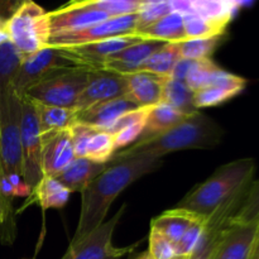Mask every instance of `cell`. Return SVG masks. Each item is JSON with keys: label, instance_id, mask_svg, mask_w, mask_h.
Listing matches in <instances>:
<instances>
[{"label": "cell", "instance_id": "6da1fadb", "mask_svg": "<svg viewBox=\"0 0 259 259\" xmlns=\"http://www.w3.org/2000/svg\"><path fill=\"white\" fill-rule=\"evenodd\" d=\"M162 166L161 158H136L110 161L108 168L81 192V210L77 228L71 242L85 238L100 227L114 200L137 180L157 171Z\"/></svg>", "mask_w": 259, "mask_h": 259}, {"label": "cell", "instance_id": "7a4b0ae2", "mask_svg": "<svg viewBox=\"0 0 259 259\" xmlns=\"http://www.w3.org/2000/svg\"><path fill=\"white\" fill-rule=\"evenodd\" d=\"M224 131L205 114L196 111L186 120L151 141L136 143L120 152H115L111 161L151 157L161 158L168 153L187 149H210L222 142Z\"/></svg>", "mask_w": 259, "mask_h": 259}, {"label": "cell", "instance_id": "3957f363", "mask_svg": "<svg viewBox=\"0 0 259 259\" xmlns=\"http://www.w3.org/2000/svg\"><path fill=\"white\" fill-rule=\"evenodd\" d=\"M255 172L253 158H242L220 166L209 179L192 189L176 207L207 218L229 199L243 184L252 181Z\"/></svg>", "mask_w": 259, "mask_h": 259}, {"label": "cell", "instance_id": "277c9868", "mask_svg": "<svg viewBox=\"0 0 259 259\" xmlns=\"http://www.w3.org/2000/svg\"><path fill=\"white\" fill-rule=\"evenodd\" d=\"M76 70L93 71V68L70 48L48 46L24 58L13 82V88L18 96L22 98L30 86L60 73Z\"/></svg>", "mask_w": 259, "mask_h": 259}, {"label": "cell", "instance_id": "5b68a950", "mask_svg": "<svg viewBox=\"0 0 259 259\" xmlns=\"http://www.w3.org/2000/svg\"><path fill=\"white\" fill-rule=\"evenodd\" d=\"M9 40L24 58L48 47L51 22L48 12L34 2L18 5L7 23Z\"/></svg>", "mask_w": 259, "mask_h": 259}, {"label": "cell", "instance_id": "8992f818", "mask_svg": "<svg viewBox=\"0 0 259 259\" xmlns=\"http://www.w3.org/2000/svg\"><path fill=\"white\" fill-rule=\"evenodd\" d=\"M20 120L22 100L12 86L0 93V166L5 176L23 179Z\"/></svg>", "mask_w": 259, "mask_h": 259}, {"label": "cell", "instance_id": "52a82bcc", "mask_svg": "<svg viewBox=\"0 0 259 259\" xmlns=\"http://www.w3.org/2000/svg\"><path fill=\"white\" fill-rule=\"evenodd\" d=\"M125 209L124 204L111 219L104 222L82 239L71 242L61 259H121L133 252L138 243L120 248L113 244L114 230Z\"/></svg>", "mask_w": 259, "mask_h": 259}, {"label": "cell", "instance_id": "ba28073f", "mask_svg": "<svg viewBox=\"0 0 259 259\" xmlns=\"http://www.w3.org/2000/svg\"><path fill=\"white\" fill-rule=\"evenodd\" d=\"M89 72L76 70L60 73L30 86L23 96L46 105L75 108L78 96L88 83Z\"/></svg>", "mask_w": 259, "mask_h": 259}, {"label": "cell", "instance_id": "9c48e42d", "mask_svg": "<svg viewBox=\"0 0 259 259\" xmlns=\"http://www.w3.org/2000/svg\"><path fill=\"white\" fill-rule=\"evenodd\" d=\"M22 120H20V144H22L23 181L34 187L42 179V138L33 101L22 96Z\"/></svg>", "mask_w": 259, "mask_h": 259}, {"label": "cell", "instance_id": "30bf717a", "mask_svg": "<svg viewBox=\"0 0 259 259\" xmlns=\"http://www.w3.org/2000/svg\"><path fill=\"white\" fill-rule=\"evenodd\" d=\"M249 182L242 185L229 199L225 200L210 217H207L204 234H202V238L196 249L190 255V259L211 258L215 245H217L218 239H219V235L222 234L223 229L227 227L230 219L234 217L235 212L242 206L243 201L245 200L248 191H249Z\"/></svg>", "mask_w": 259, "mask_h": 259}, {"label": "cell", "instance_id": "8fae6325", "mask_svg": "<svg viewBox=\"0 0 259 259\" xmlns=\"http://www.w3.org/2000/svg\"><path fill=\"white\" fill-rule=\"evenodd\" d=\"M137 25V15H124L118 18H109L99 24L93 25L80 32L66 33V34L51 35L50 45L52 47H76L88 45L105 38L116 35L134 34Z\"/></svg>", "mask_w": 259, "mask_h": 259}, {"label": "cell", "instance_id": "7c38bea8", "mask_svg": "<svg viewBox=\"0 0 259 259\" xmlns=\"http://www.w3.org/2000/svg\"><path fill=\"white\" fill-rule=\"evenodd\" d=\"M51 35L80 32L109 19L105 13L86 5L83 2H71L58 9L48 12Z\"/></svg>", "mask_w": 259, "mask_h": 259}, {"label": "cell", "instance_id": "4fadbf2b", "mask_svg": "<svg viewBox=\"0 0 259 259\" xmlns=\"http://www.w3.org/2000/svg\"><path fill=\"white\" fill-rule=\"evenodd\" d=\"M257 230L258 223L239 224L230 219L219 235L210 259H249Z\"/></svg>", "mask_w": 259, "mask_h": 259}, {"label": "cell", "instance_id": "5bb4252c", "mask_svg": "<svg viewBox=\"0 0 259 259\" xmlns=\"http://www.w3.org/2000/svg\"><path fill=\"white\" fill-rule=\"evenodd\" d=\"M125 77L104 70L89 72L88 83L76 101L75 109L82 110L96 103L120 98L125 94Z\"/></svg>", "mask_w": 259, "mask_h": 259}, {"label": "cell", "instance_id": "9a60e30c", "mask_svg": "<svg viewBox=\"0 0 259 259\" xmlns=\"http://www.w3.org/2000/svg\"><path fill=\"white\" fill-rule=\"evenodd\" d=\"M42 138V176L57 179L76 158L70 129L40 136Z\"/></svg>", "mask_w": 259, "mask_h": 259}, {"label": "cell", "instance_id": "2e32d148", "mask_svg": "<svg viewBox=\"0 0 259 259\" xmlns=\"http://www.w3.org/2000/svg\"><path fill=\"white\" fill-rule=\"evenodd\" d=\"M163 45V42L158 40L143 39L104 60L100 65V70L118 73L121 76L138 72L143 63Z\"/></svg>", "mask_w": 259, "mask_h": 259}, {"label": "cell", "instance_id": "e0dca14e", "mask_svg": "<svg viewBox=\"0 0 259 259\" xmlns=\"http://www.w3.org/2000/svg\"><path fill=\"white\" fill-rule=\"evenodd\" d=\"M125 77V96L137 108H152L161 103L167 77L147 72H134Z\"/></svg>", "mask_w": 259, "mask_h": 259}, {"label": "cell", "instance_id": "ac0fdd59", "mask_svg": "<svg viewBox=\"0 0 259 259\" xmlns=\"http://www.w3.org/2000/svg\"><path fill=\"white\" fill-rule=\"evenodd\" d=\"M133 109H137V106L132 104L125 96H120L111 100L96 103L82 110H77V121L93 126L98 132H105L123 114Z\"/></svg>", "mask_w": 259, "mask_h": 259}, {"label": "cell", "instance_id": "d6986e66", "mask_svg": "<svg viewBox=\"0 0 259 259\" xmlns=\"http://www.w3.org/2000/svg\"><path fill=\"white\" fill-rule=\"evenodd\" d=\"M141 40L143 39L137 34H125L67 48H70L78 57L86 61L93 70H100V65L104 60L115 55V53H119L120 51L125 50V48L131 47V46L136 45V43L141 42Z\"/></svg>", "mask_w": 259, "mask_h": 259}, {"label": "cell", "instance_id": "ffe728a7", "mask_svg": "<svg viewBox=\"0 0 259 259\" xmlns=\"http://www.w3.org/2000/svg\"><path fill=\"white\" fill-rule=\"evenodd\" d=\"M108 164L96 163L86 157H76L56 180L71 192H82L90 182L108 168Z\"/></svg>", "mask_w": 259, "mask_h": 259}, {"label": "cell", "instance_id": "44dd1931", "mask_svg": "<svg viewBox=\"0 0 259 259\" xmlns=\"http://www.w3.org/2000/svg\"><path fill=\"white\" fill-rule=\"evenodd\" d=\"M189 116L190 115H186V114L176 110L175 108L164 103H159L152 106L148 116H147L143 133H142L141 138L138 139L137 143L151 141V139L166 133L167 131L175 128L184 120H186Z\"/></svg>", "mask_w": 259, "mask_h": 259}, {"label": "cell", "instance_id": "7402d4cb", "mask_svg": "<svg viewBox=\"0 0 259 259\" xmlns=\"http://www.w3.org/2000/svg\"><path fill=\"white\" fill-rule=\"evenodd\" d=\"M199 218L200 215L187 211L185 209L175 207L153 218L151 222V228L158 230L175 245Z\"/></svg>", "mask_w": 259, "mask_h": 259}, {"label": "cell", "instance_id": "603a6c76", "mask_svg": "<svg viewBox=\"0 0 259 259\" xmlns=\"http://www.w3.org/2000/svg\"><path fill=\"white\" fill-rule=\"evenodd\" d=\"M33 101V100H32ZM39 124L40 136L67 131L77 121V109L46 105L33 101Z\"/></svg>", "mask_w": 259, "mask_h": 259}, {"label": "cell", "instance_id": "cb8c5ba5", "mask_svg": "<svg viewBox=\"0 0 259 259\" xmlns=\"http://www.w3.org/2000/svg\"><path fill=\"white\" fill-rule=\"evenodd\" d=\"M71 194L72 192L56 179L42 176V179L32 189L27 205L37 202L43 210L61 209L67 204Z\"/></svg>", "mask_w": 259, "mask_h": 259}, {"label": "cell", "instance_id": "d4e9b609", "mask_svg": "<svg viewBox=\"0 0 259 259\" xmlns=\"http://www.w3.org/2000/svg\"><path fill=\"white\" fill-rule=\"evenodd\" d=\"M144 40H158L163 43H180L186 39L184 28V15L172 12L146 28L142 32L134 33Z\"/></svg>", "mask_w": 259, "mask_h": 259}, {"label": "cell", "instance_id": "484cf974", "mask_svg": "<svg viewBox=\"0 0 259 259\" xmlns=\"http://www.w3.org/2000/svg\"><path fill=\"white\" fill-rule=\"evenodd\" d=\"M180 60H181V56H180L179 43H164L143 63L138 72L169 77L172 70Z\"/></svg>", "mask_w": 259, "mask_h": 259}, {"label": "cell", "instance_id": "4316f807", "mask_svg": "<svg viewBox=\"0 0 259 259\" xmlns=\"http://www.w3.org/2000/svg\"><path fill=\"white\" fill-rule=\"evenodd\" d=\"M229 19H209L197 14L184 17V28L186 39L194 38L223 37L229 25Z\"/></svg>", "mask_w": 259, "mask_h": 259}, {"label": "cell", "instance_id": "83f0119b", "mask_svg": "<svg viewBox=\"0 0 259 259\" xmlns=\"http://www.w3.org/2000/svg\"><path fill=\"white\" fill-rule=\"evenodd\" d=\"M161 103L167 104L186 115L199 111L194 105V91L190 90L184 81L172 80L169 77L164 81Z\"/></svg>", "mask_w": 259, "mask_h": 259}, {"label": "cell", "instance_id": "f1b7e54d", "mask_svg": "<svg viewBox=\"0 0 259 259\" xmlns=\"http://www.w3.org/2000/svg\"><path fill=\"white\" fill-rule=\"evenodd\" d=\"M24 57L10 40L0 46V93L12 88Z\"/></svg>", "mask_w": 259, "mask_h": 259}, {"label": "cell", "instance_id": "f546056e", "mask_svg": "<svg viewBox=\"0 0 259 259\" xmlns=\"http://www.w3.org/2000/svg\"><path fill=\"white\" fill-rule=\"evenodd\" d=\"M223 37L214 38H194V39H185L179 43L180 56L185 60L199 61L210 58L222 43Z\"/></svg>", "mask_w": 259, "mask_h": 259}, {"label": "cell", "instance_id": "4dcf8cb0", "mask_svg": "<svg viewBox=\"0 0 259 259\" xmlns=\"http://www.w3.org/2000/svg\"><path fill=\"white\" fill-rule=\"evenodd\" d=\"M172 13L171 3L167 0H159V2H149V0H143L141 8L137 12V25L136 32H142L146 28L151 27L159 19L166 17L167 14Z\"/></svg>", "mask_w": 259, "mask_h": 259}, {"label": "cell", "instance_id": "1f68e13d", "mask_svg": "<svg viewBox=\"0 0 259 259\" xmlns=\"http://www.w3.org/2000/svg\"><path fill=\"white\" fill-rule=\"evenodd\" d=\"M115 154L113 134L106 132H98L91 137L86 149V158L96 163L108 164Z\"/></svg>", "mask_w": 259, "mask_h": 259}, {"label": "cell", "instance_id": "d6a6232c", "mask_svg": "<svg viewBox=\"0 0 259 259\" xmlns=\"http://www.w3.org/2000/svg\"><path fill=\"white\" fill-rule=\"evenodd\" d=\"M219 70L220 67L211 58L194 61L191 67H190L189 73H187L185 83L189 86L190 90L195 93V91L200 90V89L206 88L211 77L214 76V73Z\"/></svg>", "mask_w": 259, "mask_h": 259}, {"label": "cell", "instance_id": "836d02e7", "mask_svg": "<svg viewBox=\"0 0 259 259\" xmlns=\"http://www.w3.org/2000/svg\"><path fill=\"white\" fill-rule=\"evenodd\" d=\"M238 3L233 2H215V0H196L192 2L194 14L209 19H229L232 20Z\"/></svg>", "mask_w": 259, "mask_h": 259}, {"label": "cell", "instance_id": "e575fe53", "mask_svg": "<svg viewBox=\"0 0 259 259\" xmlns=\"http://www.w3.org/2000/svg\"><path fill=\"white\" fill-rule=\"evenodd\" d=\"M86 5L105 13L109 18L137 14L143 0H83Z\"/></svg>", "mask_w": 259, "mask_h": 259}, {"label": "cell", "instance_id": "d590c367", "mask_svg": "<svg viewBox=\"0 0 259 259\" xmlns=\"http://www.w3.org/2000/svg\"><path fill=\"white\" fill-rule=\"evenodd\" d=\"M13 199L14 197L0 194V243L2 244H12L17 235Z\"/></svg>", "mask_w": 259, "mask_h": 259}, {"label": "cell", "instance_id": "8d00e7d4", "mask_svg": "<svg viewBox=\"0 0 259 259\" xmlns=\"http://www.w3.org/2000/svg\"><path fill=\"white\" fill-rule=\"evenodd\" d=\"M233 223L239 224H249V223L259 222V179L253 180L247 197L243 201L234 217L232 218Z\"/></svg>", "mask_w": 259, "mask_h": 259}, {"label": "cell", "instance_id": "74e56055", "mask_svg": "<svg viewBox=\"0 0 259 259\" xmlns=\"http://www.w3.org/2000/svg\"><path fill=\"white\" fill-rule=\"evenodd\" d=\"M207 218L200 217L184 234V237L175 244L176 255H191L201 240L206 228Z\"/></svg>", "mask_w": 259, "mask_h": 259}, {"label": "cell", "instance_id": "f35d334b", "mask_svg": "<svg viewBox=\"0 0 259 259\" xmlns=\"http://www.w3.org/2000/svg\"><path fill=\"white\" fill-rule=\"evenodd\" d=\"M234 96H237V94L233 91L224 90V89L217 88V86H206V88H202L194 93V105L199 110L202 108L220 105Z\"/></svg>", "mask_w": 259, "mask_h": 259}, {"label": "cell", "instance_id": "ab89813d", "mask_svg": "<svg viewBox=\"0 0 259 259\" xmlns=\"http://www.w3.org/2000/svg\"><path fill=\"white\" fill-rule=\"evenodd\" d=\"M148 254L153 259H174L176 257L175 245L156 229L149 230Z\"/></svg>", "mask_w": 259, "mask_h": 259}, {"label": "cell", "instance_id": "60d3db41", "mask_svg": "<svg viewBox=\"0 0 259 259\" xmlns=\"http://www.w3.org/2000/svg\"><path fill=\"white\" fill-rule=\"evenodd\" d=\"M95 133H98L95 128L86 124L78 123L76 121L70 128L71 141H72L73 151H75L76 157H86V149H88L89 142L91 137Z\"/></svg>", "mask_w": 259, "mask_h": 259}, {"label": "cell", "instance_id": "b9f144b4", "mask_svg": "<svg viewBox=\"0 0 259 259\" xmlns=\"http://www.w3.org/2000/svg\"><path fill=\"white\" fill-rule=\"evenodd\" d=\"M149 110H151V108H137L131 111H126L113 125L109 126L105 132L109 134H115L119 131H121V129L126 128V126L134 125V124L138 123H146Z\"/></svg>", "mask_w": 259, "mask_h": 259}, {"label": "cell", "instance_id": "7bdbcfd3", "mask_svg": "<svg viewBox=\"0 0 259 259\" xmlns=\"http://www.w3.org/2000/svg\"><path fill=\"white\" fill-rule=\"evenodd\" d=\"M144 125H146V123L134 124V125L126 126V128L119 131L118 133L113 134L115 151L136 144L138 142V139L141 138L142 133H143Z\"/></svg>", "mask_w": 259, "mask_h": 259}, {"label": "cell", "instance_id": "ee69618b", "mask_svg": "<svg viewBox=\"0 0 259 259\" xmlns=\"http://www.w3.org/2000/svg\"><path fill=\"white\" fill-rule=\"evenodd\" d=\"M192 62H194V61L181 58V60L176 63V66L174 67V70H172L171 75H169V78H172V80H177V81H184L185 82V80H186V76H187V73H189Z\"/></svg>", "mask_w": 259, "mask_h": 259}, {"label": "cell", "instance_id": "f6af8a7d", "mask_svg": "<svg viewBox=\"0 0 259 259\" xmlns=\"http://www.w3.org/2000/svg\"><path fill=\"white\" fill-rule=\"evenodd\" d=\"M171 3L172 12H176L181 15H189L194 14V9H192V2H187V0H176V2Z\"/></svg>", "mask_w": 259, "mask_h": 259}, {"label": "cell", "instance_id": "bcb514c9", "mask_svg": "<svg viewBox=\"0 0 259 259\" xmlns=\"http://www.w3.org/2000/svg\"><path fill=\"white\" fill-rule=\"evenodd\" d=\"M7 23H8V18H4L0 15V46L4 45L5 42L9 40V34H8V29H7Z\"/></svg>", "mask_w": 259, "mask_h": 259}, {"label": "cell", "instance_id": "7dc6e473", "mask_svg": "<svg viewBox=\"0 0 259 259\" xmlns=\"http://www.w3.org/2000/svg\"><path fill=\"white\" fill-rule=\"evenodd\" d=\"M249 259H259V222H258L257 235H255L254 244H253V249H252V253H250Z\"/></svg>", "mask_w": 259, "mask_h": 259}, {"label": "cell", "instance_id": "c3c4849f", "mask_svg": "<svg viewBox=\"0 0 259 259\" xmlns=\"http://www.w3.org/2000/svg\"><path fill=\"white\" fill-rule=\"evenodd\" d=\"M138 259H153V258H151V255H149L148 253H144V254H142Z\"/></svg>", "mask_w": 259, "mask_h": 259}, {"label": "cell", "instance_id": "681fc988", "mask_svg": "<svg viewBox=\"0 0 259 259\" xmlns=\"http://www.w3.org/2000/svg\"><path fill=\"white\" fill-rule=\"evenodd\" d=\"M174 259H190V255H176Z\"/></svg>", "mask_w": 259, "mask_h": 259}, {"label": "cell", "instance_id": "f907efd6", "mask_svg": "<svg viewBox=\"0 0 259 259\" xmlns=\"http://www.w3.org/2000/svg\"><path fill=\"white\" fill-rule=\"evenodd\" d=\"M0 171H2V166H0Z\"/></svg>", "mask_w": 259, "mask_h": 259}]
</instances>
